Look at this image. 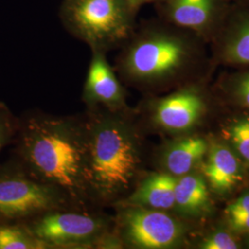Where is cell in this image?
<instances>
[{"label": "cell", "instance_id": "cell-1", "mask_svg": "<svg viewBox=\"0 0 249 249\" xmlns=\"http://www.w3.org/2000/svg\"><path fill=\"white\" fill-rule=\"evenodd\" d=\"M15 164L56 189L71 210L94 211L87 174L84 116L28 113L18 119Z\"/></svg>", "mask_w": 249, "mask_h": 249}, {"label": "cell", "instance_id": "cell-2", "mask_svg": "<svg viewBox=\"0 0 249 249\" xmlns=\"http://www.w3.org/2000/svg\"><path fill=\"white\" fill-rule=\"evenodd\" d=\"M83 116L90 198L96 208L114 207L132 191L142 164L137 134L125 109L88 108Z\"/></svg>", "mask_w": 249, "mask_h": 249}, {"label": "cell", "instance_id": "cell-3", "mask_svg": "<svg viewBox=\"0 0 249 249\" xmlns=\"http://www.w3.org/2000/svg\"><path fill=\"white\" fill-rule=\"evenodd\" d=\"M202 42L192 32L160 18L146 21L121 46L115 71L127 84L163 86L194 66Z\"/></svg>", "mask_w": 249, "mask_h": 249}, {"label": "cell", "instance_id": "cell-4", "mask_svg": "<svg viewBox=\"0 0 249 249\" xmlns=\"http://www.w3.org/2000/svg\"><path fill=\"white\" fill-rule=\"evenodd\" d=\"M136 12L126 0H63V26L91 51L122 46L133 34Z\"/></svg>", "mask_w": 249, "mask_h": 249}, {"label": "cell", "instance_id": "cell-5", "mask_svg": "<svg viewBox=\"0 0 249 249\" xmlns=\"http://www.w3.org/2000/svg\"><path fill=\"white\" fill-rule=\"evenodd\" d=\"M48 249H121L114 218L94 211L55 210L23 223Z\"/></svg>", "mask_w": 249, "mask_h": 249}, {"label": "cell", "instance_id": "cell-6", "mask_svg": "<svg viewBox=\"0 0 249 249\" xmlns=\"http://www.w3.org/2000/svg\"><path fill=\"white\" fill-rule=\"evenodd\" d=\"M55 210H71L56 189L15 163L0 167V223H26Z\"/></svg>", "mask_w": 249, "mask_h": 249}, {"label": "cell", "instance_id": "cell-7", "mask_svg": "<svg viewBox=\"0 0 249 249\" xmlns=\"http://www.w3.org/2000/svg\"><path fill=\"white\" fill-rule=\"evenodd\" d=\"M114 231L122 248L166 249L183 237V227L166 212L133 206H116Z\"/></svg>", "mask_w": 249, "mask_h": 249}, {"label": "cell", "instance_id": "cell-8", "mask_svg": "<svg viewBox=\"0 0 249 249\" xmlns=\"http://www.w3.org/2000/svg\"><path fill=\"white\" fill-rule=\"evenodd\" d=\"M155 5L158 18L213 41L232 4L229 0H160Z\"/></svg>", "mask_w": 249, "mask_h": 249}, {"label": "cell", "instance_id": "cell-9", "mask_svg": "<svg viewBox=\"0 0 249 249\" xmlns=\"http://www.w3.org/2000/svg\"><path fill=\"white\" fill-rule=\"evenodd\" d=\"M82 100L88 108L102 107L108 110H123L125 106V90L115 69L103 51H91Z\"/></svg>", "mask_w": 249, "mask_h": 249}, {"label": "cell", "instance_id": "cell-10", "mask_svg": "<svg viewBox=\"0 0 249 249\" xmlns=\"http://www.w3.org/2000/svg\"><path fill=\"white\" fill-rule=\"evenodd\" d=\"M203 111L201 96L193 88H185L155 103L151 122L157 128L169 132L189 129Z\"/></svg>", "mask_w": 249, "mask_h": 249}, {"label": "cell", "instance_id": "cell-11", "mask_svg": "<svg viewBox=\"0 0 249 249\" xmlns=\"http://www.w3.org/2000/svg\"><path fill=\"white\" fill-rule=\"evenodd\" d=\"M213 42L219 60L249 67V6L232 4Z\"/></svg>", "mask_w": 249, "mask_h": 249}, {"label": "cell", "instance_id": "cell-12", "mask_svg": "<svg viewBox=\"0 0 249 249\" xmlns=\"http://www.w3.org/2000/svg\"><path fill=\"white\" fill-rule=\"evenodd\" d=\"M177 179L164 172L150 175L114 207L133 206L163 212L175 209Z\"/></svg>", "mask_w": 249, "mask_h": 249}, {"label": "cell", "instance_id": "cell-13", "mask_svg": "<svg viewBox=\"0 0 249 249\" xmlns=\"http://www.w3.org/2000/svg\"><path fill=\"white\" fill-rule=\"evenodd\" d=\"M208 150L207 142L200 138H187L165 146L160 164L164 173L180 178L188 174L202 159Z\"/></svg>", "mask_w": 249, "mask_h": 249}, {"label": "cell", "instance_id": "cell-14", "mask_svg": "<svg viewBox=\"0 0 249 249\" xmlns=\"http://www.w3.org/2000/svg\"><path fill=\"white\" fill-rule=\"evenodd\" d=\"M204 171L211 186L221 192L236 186L242 178L238 160L229 149L221 145L211 150Z\"/></svg>", "mask_w": 249, "mask_h": 249}, {"label": "cell", "instance_id": "cell-15", "mask_svg": "<svg viewBox=\"0 0 249 249\" xmlns=\"http://www.w3.org/2000/svg\"><path fill=\"white\" fill-rule=\"evenodd\" d=\"M175 209L182 213L196 214L209 205V192L203 178L185 175L177 179Z\"/></svg>", "mask_w": 249, "mask_h": 249}, {"label": "cell", "instance_id": "cell-16", "mask_svg": "<svg viewBox=\"0 0 249 249\" xmlns=\"http://www.w3.org/2000/svg\"><path fill=\"white\" fill-rule=\"evenodd\" d=\"M23 223H0V249H46Z\"/></svg>", "mask_w": 249, "mask_h": 249}, {"label": "cell", "instance_id": "cell-17", "mask_svg": "<svg viewBox=\"0 0 249 249\" xmlns=\"http://www.w3.org/2000/svg\"><path fill=\"white\" fill-rule=\"evenodd\" d=\"M18 125V118L11 113L9 107L0 102V152L9 143L13 142Z\"/></svg>", "mask_w": 249, "mask_h": 249}, {"label": "cell", "instance_id": "cell-18", "mask_svg": "<svg viewBox=\"0 0 249 249\" xmlns=\"http://www.w3.org/2000/svg\"><path fill=\"white\" fill-rule=\"evenodd\" d=\"M230 137L239 154L249 164V117L231 125Z\"/></svg>", "mask_w": 249, "mask_h": 249}, {"label": "cell", "instance_id": "cell-19", "mask_svg": "<svg viewBox=\"0 0 249 249\" xmlns=\"http://www.w3.org/2000/svg\"><path fill=\"white\" fill-rule=\"evenodd\" d=\"M201 248L204 249H236L238 245L230 234L217 232L205 239Z\"/></svg>", "mask_w": 249, "mask_h": 249}, {"label": "cell", "instance_id": "cell-20", "mask_svg": "<svg viewBox=\"0 0 249 249\" xmlns=\"http://www.w3.org/2000/svg\"><path fill=\"white\" fill-rule=\"evenodd\" d=\"M231 83L238 98L249 107V71L237 75Z\"/></svg>", "mask_w": 249, "mask_h": 249}, {"label": "cell", "instance_id": "cell-21", "mask_svg": "<svg viewBox=\"0 0 249 249\" xmlns=\"http://www.w3.org/2000/svg\"><path fill=\"white\" fill-rule=\"evenodd\" d=\"M226 213L228 216L234 214H249V195L241 196L232 204L226 208Z\"/></svg>", "mask_w": 249, "mask_h": 249}, {"label": "cell", "instance_id": "cell-22", "mask_svg": "<svg viewBox=\"0 0 249 249\" xmlns=\"http://www.w3.org/2000/svg\"><path fill=\"white\" fill-rule=\"evenodd\" d=\"M228 217L233 230L249 231V214H234Z\"/></svg>", "mask_w": 249, "mask_h": 249}, {"label": "cell", "instance_id": "cell-23", "mask_svg": "<svg viewBox=\"0 0 249 249\" xmlns=\"http://www.w3.org/2000/svg\"><path fill=\"white\" fill-rule=\"evenodd\" d=\"M128 2V4L131 6V8L136 11L139 12V10L141 8L146 5V4H151V3H158L160 2V0H126Z\"/></svg>", "mask_w": 249, "mask_h": 249}, {"label": "cell", "instance_id": "cell-24", "mask_svg": "<svg viewBox=\"0 0 249 249\" xmlns=\"http://www.w3.org/2000/svg\"><path fill=\"white\" fill-rule=\"evenodd\" d=\"M231 4L235 5H245V6H249V0H229Z\"/></svg>", "mask_w": 249, "mask_h": 249}]
</instances>
